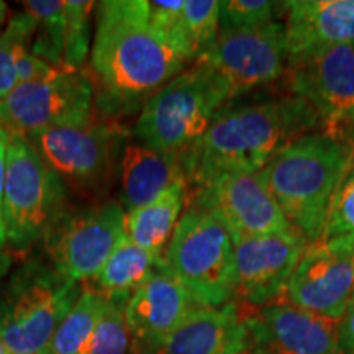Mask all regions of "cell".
<instances>
[{
	"label": "cell",
	"instance_id": "obj_5",
	"mask_svg": "<svg viewBox=\"0 0 354 354\" xmlns=\"http://www.w3.org/2000/svg\"><path fill=\"white\" fill-rule=\"evenodd\" d=\"M233 241L214 214L187 205L172 233L165 264L198 307L218 308L234 297Z\"/></svg>",
	"mask_w": 354,
	"mask_h": 354
},
{
	"label": "cell",
	"instance_id": "obj_22",
	"mask_svg": "<svg viewBox=\"0 0 354 354\" xmlns=\"http://www.w3.org/2000/svg\"><path fill=\"white\" fill-rule=\"evenodd\" d=\"M189 201V184L179 183L153 202L125 214V234L136 246L165 258L166 246Z\"/></svg>",
	"mask_w": 354,
	"mask_h": 354
},
{
	"label": "cell",
	"instance_id": "obj_19",
	"mask_svg": "<svg viewBox=\"0 0 354 354\" xmlns=\"http://www.w3.org/2000/svg\"><path fill=\"white\" fill-rule=\"evenodd\" d=\"M289 56L317 46H354V0L286 2Z\"/></svg>",
	"mask_w": 354,
	"mask_h": 354
},
{
	"label": "cell",
	"instance_id": "obj_26",
	"mask_svg": "<svg viewBox=\"0 0 354 354\" xmlns=\"http://www.w3.org/2000/svg\"><path fill=\"white\" fill-rule=\"evenodd\" d=\"M318 245L354 253V159L331 198Z\"/></svg>",
	"mask_w": 354,
	"mask_h": 354
},
{
	"label": "cell",
	"instance_id": "obj_2",
	"mask_svg": "<svg viewBox=\"0 0 354 354\" xmlns=\"http://www.w3.org/2000/svg\"><path fill=\"white\" fill-rule=\"evenodd\" d=\"M313 131H322L317 113L292 94L230 102L201 141L183 154L189 190L225 174H256L286 146Z\"/></svg>",
	"mask_w": 354,
	"mask_h": 354
},
{
	"label": "cell",
	"instance_id": "obj_35",
	"mask_svg": "<svg viewBox=\"0 0 354 354\" xmlns=\"http://www.w3.org/2000/svg\"><path fill=\"white\" fill-rule=\"evenodd\" d=\"M246 354H254V353H246Z\"/></svg>",
	"mask_w": 354,
	"mask_h": 354
},
{
	"label": "cell",
	"instance_id": "obj_1",
	"mask_svg": "<svg viewBox=\"0 0 354 354\" xmlns=\"http://www.w3.org/2000/svg\"><path fill=\"white\" fill-rule=\"evenodd\" d=\"M95 6L91 77L100 112L115 118L143 109L194 59L154 25L148 0H105Z\"/></svg>",
	"mask_w": 354,
	"mask_h": 354
},
{
	"label": "cell",
	"instance_id": "obj_36",
	"mask_svg": "<svg viewBox=\"0 0 354 354\" xmlns=\"http://www.w3.org/2000/svg\"><path fill=\"white\" fill-rule=\"evenodd\" d=\"M44 354H46V353H44Z\"/></svg>",
	"mask_w": 354,
	"mask_h": 354
},
{
	"label": "cell",
	"instance_id": "obj_12",
	"mask_svg": "<svg viewBox=\"0 0 354 354\" xmlns=\"http://www.w3.org/2000/svg\"><path fill=\"white\" fill-rule=\"evenodd\" d=\"M207 59L223 76L232 102L286 76L289 48L286 25L279 21L253 28L220 30Z\"/></svg>",
	"mask_w": 354,
	"mask_h": 354
},
{
	"label": "cell",
	"instance_id": "obj_28",
	"mask_svg": "<svg viewBox=\"0 0 354 354\" xmlns=\"http://www.w3.org/2000/svg\"><path fill=\"white\" fill-rule=\"evenodd\" d=\"M95 2L66 0V39L63 66L66 69L82 71L91 51L92 10Z\"/></svg>",
	"mask_w": 354,
	"mask_h": 354
},
{
	"label": "cell",
	"instance_id": "obj_3",
	"mask_svg": "<svg viewBox=\"0 0 354 354\" xmlns=\"http://www.w3.org/2000/svg\"><path fill=\"white\" fill-rule=\"evenodd\" d=\"M353 159V141L313 131L286 146L256 174L290 227L313 245L320 240L331 198Z\"/></svg>",
	"mask_w": 354,
	"mask_h": 354
},
{
	"label": "cell",
	"instance_id": "obj_27",
	"mask_svg": "<svg viewBox=\"0 0 354 354\" xmlns=\"http://www.w3.org/2000/svg\"><path fill=\"white\" fill-rule=\"evenodd\" d=\"M79 354H136L127 325L125 304L107 300L95 330Z\"/></svg>",
	"mask_w": 354,
	"mask_h": 354
},
{
	"label": "cell",
	"instance_id": "obj_15",
	"mask_svg": "<svg viewBox=\"0 0 354 354\" xmlns=\"http://www.w3.org/2000/svg\"><path fill=\"white\" fill-rule=\"evenodd\" d=\"M254 354H342L338 322L274 300L243 315Z\"/></svg>",
	"mask_w": 354,
	"mask_h": 354
},
{
	"label": "cell",
	"instance_id": "obj_23",
	"mask_svg": "<svg viewBox=\"0 0 354 354\" xmlns=\"http://www.w3.org/2000/svg\"><path fill=\"white\" fill-rule=\"evenodd\" d=\"M165 264V258L149 253L125 236L104 268L88 279L87 286L107 300H127Z\"/></svg>",
	"mask_w": 354,
	"mask_h": 354
},
{
	"label": "cell",
	"instance_id": "obj_16",
	"mask_svg": "<svg viewBox=\"0 0 354 354\" xmlns=\"http://www.w3.org/2000/svg\"><path fill=\"white\" fill-rule=\"evenodd\" d=\"M354 292V253L308 245L286 287L290 304L315 315L342 320Z\"/></svg>",
	"mask_w": 354,
	"mask_h": 354
},
{
	"label": "cell",
	"instance_id": "obj_21",
	"mask_svg": "<svg viewBox=\"0 0 354 354\" xmlns=\"http://www.w3.org/2000/svg\"><path fill=\"white\" fill-rule=\"evenodd\" d=\"M37 21L30 13L19 12L0 32V99L24 82L48 77L57 68L32 53Z\"/></svg>",
	"mask_w": 354,
	"mask_h": 354
},
{
	"label": "cell",
	"instance_id": "obj_25",
	"mask_svg": "<svg viewBox=\"0 0 354 354\" xmlns=\"http://www.w3.org/2000/svg\"><path fill=\"white\" fill-rule=\"evenodd\" d=\"M25 12L37 21L32 53L53 68H64L63 51L66 39V0H28Z\"/></svg>",
	"mask_w": 354,
	"mask_h": 354
},
{
	"label": "cell",
	"instance_id": "obj_18",
	"mask_svg": "<svg viewBox=\"0 0 354 354\" xmlns=\"http://www.w3.org/2000/svg\"><path fill=\"white\" fill-rule=\"evenodd\" d=\"M250 339L241 310L197 307L151 354H246Z\"/></svg>",
	"mask_w": 354,
	"mask_h": 354
},
{
	"label": "cell",
	"instance_id": "obj_13",
	"mask_svg": "<svg viewBox=\"0 0 354 354\" xmlns=\"http://www.w3.org/2000/svg\"><path fill=\"white\" fill-rule=\"evenodd\" d=\"M189 205L214 214L232 241L295 232L258 174H225L189 190Z\"/></svg>",
	"mask_w": 354,
	"mask_h": 354
},
{
	"label": "cell",
	"instance_id": "obj_34",
	"mask_svg": "<svg viewBox=\"0 0 354 354\" xmlns=\"http://www.w3.org/2000/svg\"><path fill=\"white\" fill-rule=\"evenodd\" d=\"M3 17H6V3L0 2V25H2Z\"/></svg>",
	"mask_w": 354,
	"mask_h": 354
},
{
	"label": "cell",
	"instance_id": "obj_29",
	"mask_svg": "<svg viewBox=\"0 0 354 354\" xmlns=\"http://www.w3.org/2000/svg\"><path fill=\"white\" fill-rule=\"evenodd\" d=\"M220 6L216 0H184V25L196 61L214 50L220 32Z\"/></svg>",
	"mask_w": 354,
	"mask_h": 354
},
{
	"label": "cell",
	"instance_id": "obj_20",
	"mask_svg": "<svg viewBox=\"0 0 354 354\" xmlns=\"http://www.w3.org/2000/svg\"><path fill=\"white\" fill-rule=\"evenodd\" d=\"M120 179L122 207L127 214L153 202L172 185L187 183V172L183 154L161 153L130 143L122 153Z\"/></svg>",
	"mask_w": 354,
	"mask_h": 354
},
{
	"label": "cell",
	"instance_id": "obj_8",
	"mask_svg": "<svg viewBox=\"0 0 354 354\" xmlns=\"http://www.w3.org/2000/svg\"><path fill=\"white\" fill-rule=\"evenodd\" d=\"M292 95L312 107L322 131L354 143V46H317L290 55L286 69Z\"/></svg>",
	"mask_w": 354,
	"mask_h": 354
},
{
	"label": "cell",
	"instance_id": "obj_17",
	"mask_svg": "<svg viewBox=\"0 0 354 354\" xmlns=\"http://www.w3.org/2000/svg\"><path fill=\"white\" fill-rule=\"evenodd\" d=\"M185 287L162 264L125 304L136 354H151L197 308Z\"/></svg>",
	"mask_w": 354,
	"mask_h": 354
},
{
	"label": "cell",
	"instance_id": "obj_6",
	"mask_svg": "<svg viewBox=\"0 0 354 354\" xmlns=\"http://www.w3.org/2000/svg\"><path fill=\"white\" fill-rule=\"evenodd\" d=\"M79 282L51 266L28 263L12 277L0 305V336L12 354H44L53 335L77 302Z\"/></svg>",
	"mask_w": 354,
	"mask_h": 354
},
{
	"label": "cell",
	"instance_id": "obj_7",
	"mask_svg": "<svg viewBox=\"0 0 354 354\" xmlns=\"http://www.w3.org/2000/svg\"><path fill=\"white\" fill-rule=\"evenodd\" d=\"M64 180L25 136L10 135L6 156L2 216L7 243L25 251L64 214Z\"/></svg>",
	"mask_w": 354,
	"mask_h": 354
},
{
	"label": "cell",
	"instance_id": "obj_24",
	"mask_svg": "<svg viewBox=\"0 0 354 354\" xmlns=\"http://www.w3.org/2000/svg\"><path fill=\"white\" fill-rule=\"evenodd\" d=\"M105 302L102 295L82 286L77 302L69 310L53 335L46 354H79L88 336L95 330L97 322L104 312Z\"/></svg>",
	"mask_w": 354,
	"mask_h": 354
},
{
	"label": "cell",
	"instance_id": "obj_32",
	"mask_svg": "<svg viewBox=\"0 0 354 354\" xmlns=\"http://www.w3.org/2000/svg\"><path fill=\"white\" fill-rule=\"evenodd\" d=\"M8 141H10V133H8L6 128L0 127V254H2L3 248L7 245L6 227H3V216H2V202H3V179H6V156H7Z\"/></svg>",
	"mask_w": 354,
	"mask_h": 354
},
{
	"label": "cell",
	"instance_id": "obj_4",
	"mask_svg": "<svg viewBox=\"0 0 354 354\" xmlns=\"http://www.w3.org/2000/svg\"><path fill=\"white\" fill-rule=\"evenodd\" d=\"M230 102L223 76L207 59H197L146 102L133 136L156 151L185 154Z\"/></svg>",
	"mask_w": 354,
	"mask_h": 354
},
{
	"label": "cell",
	"instance_id": "obj_14",
	"mask_svg": "<svg viewBox=\"0 0 354 354\" xmlns=\"http://www.w3.org/2000/svg\"><path fill=\"white\" fill-rule=\"evenodd\" d=\"M307 246L297 232L233 241L234 297L261 308L284 295Z\"/></svg>",
	"mask_w": 354,
	"mask_h": 354
},
{
	"label": "cell",
	"instance_id": "obj_33",
	"mask_svg": "<svg viewBox=\"0 0 354 354\" xmlns=\"http://www.w3.org/2000/svg\"><path fill=\"white\" fill-rule=\"evenodd\" d=\"M0 354H12L10 351H8V348H7V344L3 343V339H2V336H0Z\"/></svg>",
	"mask_w": 354,
	"mask_h": 354
},
{
	"label": "cell",
	"instance_id": "obj_11",
	"mask_svg": "<svg viewBox=\"0 0 354 354\" xmlns=\"http://www.w3.org/2000/svg\"><path fill=\"white\" fill-rule=\"evenodd\" d=\"M25 138L61 179L76 189L95 190L109 180L122 135L107 118L92 117L30 133Z\"/></svg>",
	"mask_w": 354,
	"mask_h": 354
},
{
	"label": "cell",
	"instance_id": "obj_10",
	"mask_svg": "<svg viewBox=\"0 0 354 354\" xmlns=\"http://www.w3.org/2000/svg\"><path fill=\"white\" fill-rule=\"evenodd\" d=\"M125 236L122 203L105 202L64 212L44 234L43 248L53 269L81 284L104 268Z\"/></svg>",
	"mask_w": 354,
	"mask_h": 354
},
{
	"label": "cell",
	"instance_id": "obj_9",
	"mask_svg": "<svg viewBox=\"0 0 354 354\" xmlns=\"http://www.w3.org/2000/svg\"><path fill=\"white\" fill-rule=\"evenodd\" d=\"M95 87L84 71L57 68L48 77L24 82L0 99V127L26 136L51 127L95 117Z\"/></svg>",
	"mask_w": 354,
	"mask_h": 354
},
{
	"label": "cell",
	"instance_id": "obj_30",
	"mask_svg": "<svg viewBox=\"0 0 354 354\" xmlns=\"http://www.w3.org/2000/svg\"><path fill=\"white\" fill-rule=\"evenodd\" d=\"M282 3L269 2V0H228V2H221L220 30L253 28V26L271 24Z\"/></svg>",
	"mask_w": 354,
	"mask_h": 354
},
{
	"label": "cell",
	"instance_id": "obj_31",
	"mask_svg": "<svg viewBox=\"0 0 354 354\" xmlns=\"http://www.w3.org/2000/svg\"><path fill=\"white\" fill-rule=\"evenodd\" d=\"M338 338L342 354H354V292L338 322Z\"/></svg>",
	"mask_w": 354,
	"mask_h": 354
}]
</instances>
